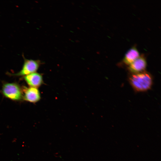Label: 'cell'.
<instances>
[{
	"label": "cell",
	"instance_id": "3957f363",
	"mask_svg": "<svg viewBox=\"0 0 161 161\" xmlns=\"http://www.w3.org/2000/svg\"><path fill=\"white\" fill-rule=\"evenodd\" d=\"M24 63L21 70L18 73L11 74L13 76H23L36 72L41 64L39 60H33L25 58L23 56Z\"/></svg>",
	"mask_w": 161,
	"mask_h": 161
},
{
	"label": "cell",
	"instance_id": "8992f818",
	"mask_svg": "<svg viewBox=\"0 0 161 161\" xmlns=\"http://www.w3.org/2000/svg\"><path fill=\"white\" fill-rule=\"evenodd\" d=\"M24 79L30 87L37 88L44 83L42 75L36 72L25 76Z\"/></svg>",
	"mask_w": 161,
	"mask_h": 161
},
{
	"label": "cell",
	"instance_id": "7a4b0ae2",
	"mask_svg": "<svg viewBox=\"0 0 161 161\" xmlns=\"http://www.w3.org/2000/svg\"><path fill=\"white\" fill-rule=\"evenodd\" d=\"M1 92L6 97L13 100H19L23 97L21 89L19 85L16 83L4 84Z\"/></svg>",
	"mask_w": 161,
	"mask_h": 161
},
{
	"label": "cell",
	"instance_id": "277c9868",
	"mask_svg": "<svg viewBox=\"0 0 161 161\" xmlns=\"http://www.w3.org/2000/svg\"><path fill=\"white\" fill-rule=\"evenodd\" d=\"M147 64L144 55L141 54L128 66V69L132 74L138 73L145 71Z\"/></svg>",
	"mask_w": 161,
	"mask_h": 161
},
{
	"label": "cell",
	"instance_id": "6da1fadb",
	"mask_svg": "<svg viewBox=\"0 0 161 161\" xmlns=\"http://www.w3.org/2000/svg\"><path fill=\"white\" fill-rule=\"evenodd\" d=\"M129 80L134 90L138 92H144L149 89L153 84L151 75L145 71L132 74L129 76Z\"/></svg>",
	"mask_w": 161,
	"mask_h": 161
},
{
	"label": "cell",
	"instance_id": "52a82bcc",
	"mask_svg": "<svg viewBox=\"0 0 161 161\" xmlns=\"http://www.w3.org/2000/svg\"><path fill=\"white\" fill-rule=\"evenodd\" d=\"M140 55L139 52L135 45L130 48L126 53L122 60L124 64L129 65Z\"/></svg>",
	"mask_w": 161,
	"mask_h": 161
},
{
	"label": "cell",
	"instance_id": "5b68a950",
	"mask_svg": "<svg viewBox=\"0 0 161 161\" xmlns=\"http://www.w3.org/2000/svg\"><path fill=\"white\" fill-rule=\"evenodd\" d=\"M41 98L40 94L37 88L30 87L24 89L23 98L25 100L35 103L38 102Z\"/></svg>",
	"mask_w": 161,
	"mask_h": 161
}]
</instances>
